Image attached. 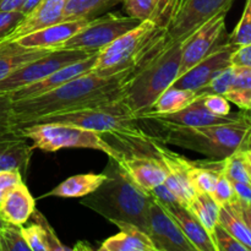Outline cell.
Returning <instances> with one entry per match:
<instances>
[{
  "mask_svg": "<svg viewBox=\"0 0 251 251\" xmlns=\"http://www.w3.org/2000/svg\"><path fill=\"white\" fill-rule=\"evenodd\" d=\"M131 70L113 76L88 73L34 97L12 100V129L38 118L123 100L125 82Z\"/></svg>",
  "mask_w": 251,
  "mask_h": 251,
  "instance_id": "obj_1",
  "label": "cell"
},
{
  "mask_svg": "<svg viewBox=\"0 0 251 251\" xmlns=\"http://www.w3.org/2000/svg\"><path fill=\"white\" fill-rule=\"evenodd\" d=\"M107 179L90 195L83 196L81 205L93 210L109 222H126L137 226L149 234L150 193L137 186L114 158L104 168Z\"/></svg>",
  "mask_w": 251,
  "mask_h": 251,
  "instance_id": "obj_2",
  "label": "cell"
},
{
  "mask_svg": "<svg viewBox=\"0 0 251 251\" xmlns=\"http://www.w3.org/2000/svg\"><path fill=\"white\" fill-rule=\"evenodd\" d=\"M183 42H161L147 51L125 82L123 102L140 120L179 76Z\"/></svg>",
  "mask_w": 251,
  "mask_h": 251,
  "instance_id": "obj_3",
  "label": "cell"
},
{
  "mask_svg": "<svg viewBox=\"0 0 251 251\" xmlns=\"http://www.w3.org/2000/svg\"><path fill=\"white\" fill-rule=\"evenodd\" d=\"M166 145L181 147L203 154L208 159L223 161L227 157L251 147V120L249 112L242 119L227 124L206 126L161 125Z\"/></svg>",
  "mask_w": 251,
  "mask_h": 251,
  "instance_id": "obj_4",
  "label": "cell"
},
{
  "mask_svg": "<svg viewBox=\"0 0 251 251\" xmlns=\"http://www.w3.org/2000/svg\"><path fill=\"white\" fill-rule=\"evenodd\" d=\"M11 135L29 140L33 149L56 152L63 149H90L103 152L110 158L120 161L123 152L112 146L98 132L82 127L55 123L28 124L12 129Z\"/></svg>",
  "mask_w": 251,
  "mask_h": 251,
  "instance_id": "obj_5",
  "label": "cell"
},
{
  "mask_svg": "<svg viewBox=\"0 0 251 251\" xmlns=\"http://www.w3.org/2000/svg\"><path fill=\"white\" fill-rule=\"evenodd\" d=\"M39 123L73 125L110 136H135L142 131L137 124L139 119L123 100L71 110V112L46 115L28 124H39Z\"/></svg>",
  "mask_w": 251,
  "mask_h": 251,
  "instance_id": "obj_6",
  "label": "cell"
},
{
  "mask_svg": "<svg viewBox=\"0 0 251 251\" xmlns=\"http://www.w3.org/2000/svg\"><path fill=\"white\" fill-rule=\"evenodd\" d=\"M163 36V28L157 22L152 20L141 21L135 28L127 31L98 53L92 73L100 76H113L132 70Z\"/></svg>",
  "mask_w": 251,
  "mask_h": 251,
  "instance_id": "obj_7",
  "label": "cell"
},
{
  "mask_svg": "<svg viewBox=\"0 0 251 251\" xmlns=\"http://www.w3.org/2000/svg\"><path fill=\"white\" fill-rule=\"evenodd\" d=\"M234 0H167L158 24L168 43L183 42L206 21L228 12Z\"/></svg>",
  "mask_w": 251,
  "mask_h": 251,
  "instance_id": "obj_8",
  "label": "cell"
},
{
  "mask_svg": "<svg viewBox=\"0 0 251 251\" xmlns=\"http://www.w3.org/2000/svg\"><path fill=\"white\" fill-rule=\"evenodd\" d=\"M98 51H87L81 49L59 48L49 51L48 54L29 61L19 70L10 74L7 77L0 81V92L11 93L19 88L43 80L59 69L82 60Z\"/></svg>",
  "mask_w": 251,
  "mask_h": 251,
  "instance_id": "obj_9",
  "label": "cell"
},
{
  "mask_svg": "<svg viewBox=\"0 0 251 251\" xmlns=\"http://www.w3.org/2000/svg\"><path fill=\"white\" fill-rule=\"evenodd\" d=\"M140 20L130 16L105 15L91 20L81 31L65 42L63 48L100 51L140 24Z\"/></svg>",
  "mask_w": 251,
  "mask_h": 251,
  "instance_id": "obj_10",
  "label": "cell"
},
{
  "mask_svg": "<svg viewBox=\"0 0 251 251\" xmlns=\"http://www.w3.org/2000/svg\"><path fill=\"white\" fill-rule=\"evenodd\" d=\"M226 15L221 12L199 27L190 37L183 41L181 64L179 75L188 71L203 58L212 53L217 47L227 41L226 37Z\"/></svg>",
  "mask_w": 251,
  "mask_h": 251,
  "instance_id": "obj_11",
  "label": "cell"
},
{
  "mask_svg": "<svg viewBox=\"0 0 251 251\" xmlns=\"http://www.w3.org/2000/svg\"><path fill=\"white\" fill-rule=\"evenodd\" d=\"M149 235L157 251H196L166 207L152 198Z\"/></svg>",
  "mask_w": 251,
  "mask_h": 251,
  "instance_id": "obj_12",
  "label": "cell"
},
{
  "mask_svg": "<svg viewBox=\"0 0 251 251\" xmlns=\"http://www.w3.org/2000/svg\"><path fill=\"white\" fill-rule=\"evenodd\" d=\"M237 47L227 41L221 44L206 58L199 61L196 65L179 75L172 86L178 88H186L198 92L205 87L218 73L230 66V55Z\"/></svg>",
  "mask_w": 251,
  "mask_h": 251,
  "instance_id": "obj_13",
  "label": "cell"
},
{
  "mask_svg": "<svg viewBox=\"0 0 251 251\" xmlns=\"http://www.w3.org/2000/svg\"><path fill=\"white\" fill-rule=\"evenodd\" d=\"M249 110H243L240 113H230L226 117H218L208 112L203 105L201 96H199L188 107L172 114H156L147 115L141 120H151L158 125H174V126H206V125L227 124L237 122L248 114Z\"/></svg>",
  "mask_w": 251,
  "mask_h": 251,
  "instance_id": "obj_14",
  "label": "cell"
},
{
  "mask_svg": "<svg viewBox=\"0 0 251 251\" xmlns=\"http://www.w3.org/2000/svg\"><path fill=\"white\" fill-rule=\"evenodd\" d=\"M117 162L129 178L147 193L166 180V168L156 156L150 153L132 151L131 154H125L123 152L122 159Z\"/></svg>",
  "mask_w": 251,
  "mask_h": 251,
  "instance_id": "obj_15",
  "label": "cell"
},
{
  "mask_svg": "<svg viewBox=\"0 0 251 251\" xmlns=\"http://www.w3.org/2000/svg\"><path fill=\"white\" fill-rule=\"evenodd\" d=\"M98 53H100V51H98ZM98 53L92 54V55L87 56V58L82 59V60L69 64V65L59 69L55 73L50 74V75H48L47 77H44L43 80L37 81V82L31 83V85H27L25 86V87H21L19 88V90L14 91V92L10 93L12 100L43 95V93L49 92V91L54 90V88L69 82V81H71L73 78L78 77V76L81 75H85V74L92 73L93 69H95L96 63H97Z\"/></svg>",
  "mask_w": 251,
  "mask_h": 251,
  "instance_id": "obj_16",
  "label": "cell"
},
{
  "mask_svg": "<svg viewBox=\"0 0 251 251\" xmlns=\"http://www.w3.org/2000/svg\"><path fill=\"white\" fill-rule=\"evenodd\" d=\"M91 20H71L60 21L58 24L43 27L28 34L19 37L12 42L26 48L34 49H59L63 48L66 41L75 36Z\"/></svg>",
  "mask_w": 251,
  "mask_h": 251,
  "instance_id": "obj_17",
  "label": "cell"
},
{
  "mask_svg": "<svg viewBox=\"0 0 251 251\" xmlns=\"http://www.w3.org/2000/svg\"><path fill=\"white\" fill-rule=\"evenodd\" d=\"M66 2L68 0H42L28 15L24 17L5 42H12L25 34L63 21Z\"/></svg>",
  "mask_w": 251,
  "mask_h": 251,
  "instance_id": "obj_18",
  "label": "cell"
},
{
  "mask_svg": "<svg viewBox=\"0 0 251 251\" xmlns=\"http://www.w3.org/2000/svg\"><path fill=\"white\" fill-rule=\"evenodd\" d=\"M36 210V201L22 181L12 188L0 202V216L6 223L24 226Z\"/></svg>",
  "mask_w": 251,
  "mask_h": 251,
  "instance_id": "obj_19",
  "label": "cell"
},
{
  "mask_svg": "<svg viewBox=\"0 0 251 251\" xmlns=\"http://www.w3.org/2000/svg\"><path fill=\"white\" fill-rule=\"evenodd\" d=\"M120 232L100 244V251H157L151 238L137 226L126 222H114Z\"/></svg>",
  "mask_w": 251,
  "mask_h": 251,
  "instance_id": "obj_20",
  "label": "cell"
},
{
  "mask_svg": "<svg viewBox=\"0 0 251 251\" xmlns=\"http://www.w3.org/2000/svg\"><path fill=\"white\" fill-rule=\"evenodd\" d=\"M166 208L196 251H217L210 233L196 220L188 207L183 205H173Z\"/></svg>",
  "mask_w": 251,
  "mask_h": 251,
  "instance_id": "obj_21",
  "label": "cell"
},
{
  "mask_svg": "<svg viewBox=\"0 0 251 251\" xmlns=\"http://www.w3.org/2000/svg\"><path fill=\"white\" fill-rule=\"evenodd\" d=\"M33 150L24 137L14 135L0 137V172L19 171L22 176L26 174Z\"/></svg>",
  "mask_w": 251,
  "mask_h": 251,
  "instance_id": "obj_22",
  "label": "cell"
},
{
  "mask_svg": "<svg viewBox=\"0 0 251 251\" xmlns=\"http://www.w3.org/2000/svg\"><path fill=\"white\" fill-rule=\"evenodd\" d=\"M32 217L34 218V223L22 227V234L25 240L28 244L31 251H65L71 250L70 248L61 244L60 240L54 233L53 228L49 226L48 221L34 210L32 213Z\"/></svg>",
  "mask_w": 251,
  "mask_h": 251,
  "instance_id": "obj_23",
  "label": "cell"
},
{
  "mask_svg": "<svg viewBox=\"0 0 251 251\" xmlns=\"http://www.w3.org/2000/svg\"><path fill=\"white\" fill-rule=\"evenodd\" d=\"M49 51H51V49L26 48L17 44L16 42L0 43V81L26 65L27 63L46 55Z\"/></svg>",
  "mask_w": 251,
  "mask_h": 251,
  "instance_id": "obj_24",
  "label": "cell"
},
{
  "mask_svg": "<svg viewBox=\"0 0 251 251\" xmlns=\"http://www.w3.org/2000/svg\"><path fill=\"white\" fill-rule=\"evenodd\" d=\"M107 179V174L103 173H88L78 174V176H70L61 181L58 186L53 189L48 196H56V198H83L90 195L91 193L100 188L103 181Z\"/></svg>",
  "mask_w": 251,
  "mask_h": 251,
  "instance_id": "obj_25",
  "label": "cell"
},
{
  "mask_svg": "<svg viewBox=\"0 0 251 251\" xmlns=\"http://www.w3.org/2000/svg\"><path fill=\"white\" fill-rule=\"evenodd\" d=\"M199 97L198 92L193 90H186V88H178L171 86L167 88L163 93L159 95L156 102L152 104V107L146 113L140 117V120L147 115L156 114H172V113L179 112L188 107L191 102Z\"/></svg>",
  "mask_w": 251,
  "mask_h": 251,
  "instance_id": "obj_26",
  "label": "cell"
},
{
  "mask_svg": "<svg viewBox=\"0 0 251 251\" xmlns=\"http://www.w3.org/2000/svg\"><path fill=\"white\" fill-rule=\"evenodd\" d=\"M218 223L251 251V229L243 218L237 199L220 207Z\"/></svg>",
  "mask_w": 251,
  "mask_h": 251,
  "instance_id": "obj_27",
  "label": "cell"
},
{
  "mask_svg": "<svg viewBox=\"0 0 251 251\" xmlns=\"http://www.w3.org/2000/svg\"><path fill=\"white\" fill-rule=\"evenodd\" d=\"M122 1L123 0H68L63 21L93 20L102 16Z\"/></svg>",
  "mask_w": 251,
  "mask_h": 251,
  "instance_id": "obj_28",
  "label": "cell"
},
{
  "mask_svg": "<svg viewBox=\"0 0 251 251\" xmlns=\"http://www.w3.org/2000/svg\"><path fill=\"white\" fill-rule=\"evenodd\" d=\"M188 210L196 217V220L205 227L212 238V233L218 223L220 206L215 202L210 194H196L188 206Z\"/></svg>",
  "mask_w": 251,
  "mask_h": 251,
  "instance_id": "obj_29",
  "label": "cell"
},
{
  "mask_svg": "<svg viewBox=\"0 0 251 251\" xmlns=\"http://www.w3.org/2000/svg\"><path fill=\"white\" fill-rule=\"evenodd\" d=\"M122 2L127 16L134 17L140 21L152 20L158 22L159 10L156 0H123Z\"/></svg>",
  "mask_w": 251,
  "mask_h": 251,
  "instance_id": "obj_30",
  "label": "cell"
},
{
  "mask_svg": "<svg viewBox=\"0 0 251 251\" xmlns=\"http://www.w3.org/2000/svg\"><path fill=\"white\" fill-rule=\"evenodd\" d=\"M222 172L232 183H251V176L243 151L227 157L223 161Z\"/></svg>",
  "mask_w": 251,
  "mask_h": 251,
  "instance_id": "obj_31",
  "label": "cell"
},
{
  "mask_svg": "<svg viewBox=\"0 0 251 251\" xmlns=\"http://www.w3.org/2000/svg\"><path fill=\"white\" fill-rule=\"evenodd\" d=\"M227 42L235 47L251 44V0H247L242 17L232 33L227 37Z\"/></svg>",
  "mask_w": 251,
  "mask_h": 251,
  "instance_id": "obj_32",
  "label": "cell"
},
{
  "mask_svg": "<svg viewBox=\"0 0 251 251\" xmlns=\"http://www.w3.org/2000/svg\"><path fill=\"white\" fill-rule=\"evenodd\" d=\"M233 82H234V68L230 65L218 73L205 87L199 90L198 95L203 96L213 93V95L225 96L232 88Z\"/></svg>",
  "mask_w": 251,
  "mask_h": 251,
  "instance_id": "obj_33",
  "label": "cell"
},
{
  "mask_svg": "<svg viewBox=\"0 0 251 251\" xmlns=\"http://www.w3.org/2000/svg\"><path fill=\"white\" fill-rule=\"evenodd\" d=\"M1 251H31L22 234V226L5 225L1 232Z\"/></svg>",
  "mask_w": 251,
  "mask_h": 251,
  "instance_id": "obj_34",
  "label": "cell"
},
{
  "mask_svg": "<svg viewBox=\"0 0 251 251\" xmlns=\"http://www.w3.org/2000/svg\"><path fill=\"white\" fill-rule=\"evenodd\" d=\"M212 240L217 251H249L245 245L235 239L220 223H217L215 230H213Z\"/></svg>",
  "mask_w": 251,
  "mask_h": 251,
  "instance_id": "obj_35",
  "label": "cell"
},
{
  "mask_svg": "<svg viewBox=\"0 0 251 251\" xmlns=\"http://www.w3.org/2000/svg\"><path fill=\"white\" fill-rule=\"evenodd\" d=\"M210 195L220 207L221 206L228 205V203H230L235 199L232 181L223 174V172H221L220 176H218L215 188H213L212 193Z\"/></svg>",
  "mask_w": 251,
  "mask_h": 251,
  "instance_id": "obj_36",
  "label": "cell"
},
{
  "mask_svg": "<svg viewBox=\"0 0 251 251\" xmlns=\"http://www.w3.org/2000/svg\"><path fill=\"white\" fill-rule=\"evenodd\" d=\"M25 15L20 10L0 11V43H4L12 31L24 20Z\"/></svg>",
  "mask_w": 251,
  "mask_h": 251,
  "instance_id": "obj_37",
  "label": "cell"
},
{
  "mask_svg": "<svg viewBox=\"0 0 251 251\" xmlns=\"http://www.w3.org/2000/svg\"><path fill=\"white\" fill-rule=\"evenodd\" d=\"M12 98L10 93L0 92V137L11 135Z\"/></svg>",
  "mask_w": 251,
  "mask_h": 251,
  "instance_id": "obj_38",
  "label": "cell"
},
{
  "mask_svg": "<svg viewBox=\"0 0 251 251\" xmlns=\"http://www.w3.org/2000/svg\"><path fill=\"white\" fill-rule=\"evenodd\" d=\"M203 105L212 114L218 117H226L230 114V102L222 95H203L201 96Z\"/></svg>",
  "mask_w": 251,
  "mask_h": 251,
  "instance_id": "obj_39",
  "label": "cell"
},
{
  "mask_svg": "<svg viewBox=\"0 0 251 251\" xmlns=\"http://www.w3.org/2000/svg\"><path fill=\"white\" fill-rule=\"evenodd\" d=\"M225 97L242 110H251V88L232 86Z\"/></svg>",
  "mask_w": 251,
  "mask_h": 251,
  "instance_id": "obj_40",
  "label": "cell"
},
{
  "mask_svg": "<svg viewBox=\"0 0 251 251\" xmlns=\"http://www.w3.org/2000/svg\"><path fill=\"white\" fill-rule=\"evenodd\" d=\"M22 174L19 171H1L0 172V202L4 199V196L22 183Z\"/></svg>",
  "mask_w": 251,
  "mask_h": 251,
  "instance_id": "obj_41",
  "label": "cell"
},
{
  "mask_svg": "<svg viewBox=\"0 0 251 251\" xmlns=\"http://www.w3.org/2000/svg\"><path fill=\"white\" fill-rule=\"evenodd\" d=\"M150 195L157 200L158 202H161L162 205L168 207V206H173V205H181L179 199L174 195L173 193L171 191V189L166 185L164 183L159 184L157 185L156 188H153L152 190L149 191Z\"/></svg>",
  "mask_w": 251,
  "mask_h": 251,
  "instance_id": "obj_42",
  "label": "cell"
},
{
  "mask_svg": "<svg viewBox=\"0 0 251 251\" xmlns=\"http://www.w3.org/2000/svg\"><path fill=\"white\" fill-rule=\"evenodd\" d=\"M230 65L251 69V44L239 46L230 55Z\"/></svg>",
  "mask_w": 251,
  "mask_h": 251,
  "instance_id": "obj_43",
  "label": "cell"
},
{
  "mask_svg": "<svg viewBox=\"0 0 251 251\" xmlns=\"http://www.w3.org/2000/svg\"><path fill=\"white\" fill-rule=\"evenodd\" d=\"M235 199L242 203L251 205V183H232Z\"/></svg>",
  "mask_w": 251,
  "mask_h": 251,
  "instance_id": "obj_44",
  "label": "cell"
},
{
  "mask_svg": "<svg viewBox=\"0 0 251 251\" xmlns=\"http://www.w3.org/2000/svg\"><path fill=\"white\" fill-rule=\"evenodd\" d=\"M25 0H0V11L20 10Z\"/></svg>",
  "mask_w": 251,
  "mask_h": 251,
  "instance_id": "obj_45",
  "label": "cell"
},
{
  "mask_svg": "<svg viewBox=\"0 0 251 251\" xmlns=\"http://www.w3.org/2000/svg\"><path fill=\"white\" fill-rule=\"evenodd\" d=\"M41 1H42V0H25V2L22 4L20 11H21L22 14L26 16V15H28L29 12H31L32 10H33L34 7H36L37 5H38Z\"/></svg>",
  "mask_w": 251,
  "mask_h": 251,
  "instance_id": "obj_46",
  "label": "cell"
},
{
  "mask_svg": "<svg viewBox=\"0 0 251 251\" xmlns=\"http://www.w3.org/2000/svg\"><path fill=\"white\" fill-rule=\"evenodd\" d=\"M239 202V207H240V212H242L243 218L247 222V225L249 226V228L251 229V207L250 206L245 205V203H242L239 200H237Z\"/></svg>",
  "mask_w": 251,
  "mask_h": 251,
  "instance_id": "obj_47",
  "label": "cell"
},
{
  "mask_svg": "<svg viewBox=\"0 0 251 251\" xmlns=\"http://www.w3.org/2000/svg\"><path fill=\"white\" fill-rule=\"evenodd\" d=\"M243 154H244L245 163H247V167L249 169V173L251 176V151L250 150H245V151H243Z\"/></svg>",
  "mask_w": 251,
  "mask_h": 251,
  "instance_id": "obj_48",
  "label": "cell"
},
{
  "mask_svg": "<svg viewBox=\"0 0 251 251\" xmlns=\"http://www.w3.org/2000/svg\"><path fill=\"white\" fill-rule=\"evenodd\" d=\"M156 2H157V6H158V10H159V19H161L162 12H163L164 6H166V4H167V0H156ZM157 24H158V22H157Z\"/></svg>",
  "mask_w": 251,
  "mask_h": 251,
  "instance_id": "obj_49",
  "label": "cell"
},
{
  "mask_svg": "<svg viewBox=\"0 0 251 251\" xmlns=\"http://www.w3.org/2000/svg\"><path fill=\"white\" fill-rule=\"evenodd\" d=\"M5 225H6V222H5V221L2 220L1 216H0V251H1V232L2 228L5 227Z\"/></svg>",
  "mask_w": 251,
  "mask_h": 251,
  "instance_id": "obj_50",
  "label": "cell"
},
{
  "mask_svg": "<svg viewBox=\"0 0 251 251\" xmlns=\"http://www.w3.org/2000/svg\"><path fill=\"white\" fill-rule=\"evenodd\" d=\"M249 115H250V120H251V110H249Z\"/></svg>",
  "mask_w": 251,
  "mask_h": 251,
  "instance_id": "obj_51",
  "label": "cell"
},
{
  "mask_svg": "<svg viewBox=\"0 0 251 251\" xmlns=\"http://www.w3.org/2000/svg\"><path fill=\"white\" fill-rule=\"evenodd\" d=\"M248 150H250V151H251V147H250V149H248Z\"/></svg>",
  "mask_w": 251,
  "mask_h": 251,
  "instance_id": "obj_52",
  "label": "cell"
},
{
  "mask_svg": "<svg viewBox=\"0 0 251 251\" xmlns=\"http://www.w3.org/2000/svg\"><path fill=\"white\" fill-rule=\"evenodd\" d=\"M250 207H251V205H250Z\"/></svg>",
  "mask_w": 251,
  "mask_h": 251,
  "instance_id": "obj_53",
  "label": "cell"
},
{
  "mask_svg": "<svg viewBox=\"0 0 251 251\" xmlns=\"http://www.w3.org/2000/svg\"></svg>",
  "mask_w": 251,
  "mask_h": 251,
  "instance_id": "obj_54",
  "label": "cell"
}]
</instances>
